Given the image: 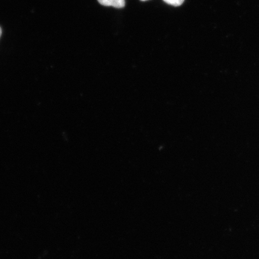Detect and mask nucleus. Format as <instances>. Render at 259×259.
<instances>
[{
    "label": "nucleus",
    "mask_w": 259,
    "mask_h": 259,
    "mask_svg": "<svg viewBox=\"0 0 259 259\" xmlns=\"http://www.w3.org/2000/svg\"><path fill=\"white\" fill-rule=\"evenodd\" d=\"M100 5L121 9L125 6V0H98Z\"/></svg>",
    "instance_id": "1"
},
{
    "label": "nucleus",
    "mask_w": 259,
    "mask_h": 259,
    "mask_svg": "<svg viewBox=\"0 0 259 259\" xmlns=\"http://www.w3.org/2000/svg\"><path fill=\"white\" fill-rule=\"evenodd\" d=\"M141 1H147V0H141Z\"/></svg>",
    "instance_id": "4"
},
{
    "label": "nucleus",
    "mask_w": 259,
    "mask_h": 259,
    "mask_svg": "<svg viewBox=\"0 0 259 259\" xmlns=\"http://www.w3.org/2000/svg\"><path fill=\"white\" fill-rule=\"evenodd\" d=\"M2 34V30L1 27H0V37H1Z\"/></svg>",
    "instance_id": "3"
},
{
    "label": "nucleus",
    "mask_w": 259,
    "mask_h": 259,
    "mask_svg": "<svg viewBox=\"0 0 259 259\" xmlns=\"http://www.w3.org/2000/svg\"><path fill=\"white\" fill-rule=\"evenodd\" d=\"M164 2L171 6H180L183 4L184 0H164Z\"/></svg>",
    "instance_id": "2"
}]
</instances>
